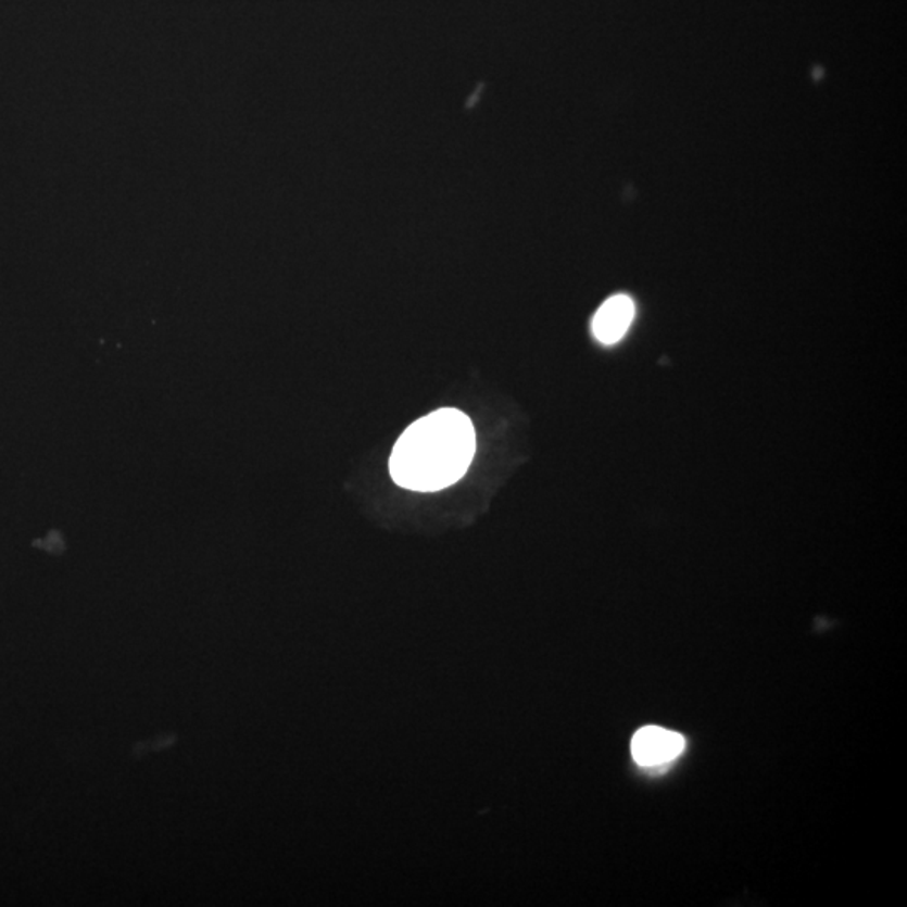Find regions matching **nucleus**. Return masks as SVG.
I'll list each match as a JSON object with an SVG mask.
<instances>
[{
	"label": "nucleus",
	"instance_id": "7ed1b4c3",
	"mask_svg": "<svg viewBox=\"0 0 907 907\" xmlns=\"http://www.w3.org/2000/svg\"><path fill=\"white\" fill-rule=\"evenodd\" d=\"M635 316V304L627 294L608 298L593 316L592 333L602 344L619 343Z\"/></svg>",
	"mask_w": 907,
	"mask_h": 907
},
{
	"label": "nucleus",
	"instance_id": "f257e3e1",
	"mask_svg": "<svg viewBox=\"0 0 907 907\" xmlns=\"http://www.w3.org/2000/svg\"><path fill=\"white\" fill-rule=\"evenodd\" d=\"M475 452L469 417L457 408H439L415 420L395 442L390 476L415 493H436L464 478Z\"/></svg>",
	"mask_w": 907,
	"mask_h": 907
},
{
	"label": "nucleus",
	"instance_id": "f03ea898",
	"mask_svg": "<svg viewBox=\"0 0 907 907\" xmlns=\"http://www.w3.org/2000/svg\"><path fill=\"white\" fill-rule=\"evenodd\" d=\"M685 748V738L660 726H644L630 741L632 758L639 767L656 768L675 761Z\"/></svg>",
	"mask_w": 907,
	"mask_h": 907
}]
</instances>
